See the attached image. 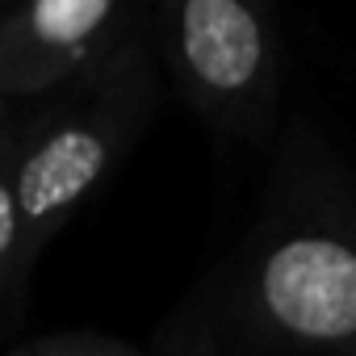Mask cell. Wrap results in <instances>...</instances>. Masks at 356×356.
<instances>
[{
    "label": "cell",
    "instance_id": "cell-1",
    "mask_svg": "<svg viewBox=\"0 0 356 356\" xmlns=\"http://www.w3.org/2000/svg\"><path fill=\"white\" fill-rule=\"evenodd\" d=\"M222 356H356V163L281 122L256 214L206 277Z\"/></svg>",
    "mask_w": 356,
    "mask_h": 356
},
{
    "label": "cell",
    "instance_id": "cell-2",
    "mask_svg": "<svg viewBox=\"0 0 356 356\" xmlns=\"http://www.w3.org/2000/svg\"><path fill=\"white\" fill-rule=\"evenodd\" d=\"M163 76L147 34L88 80L13 113V181L30 252L42 256L59 231L134 151L159 113Z\"/></svg>",
    "mask_w": 356,
    "mask_h": 356
},
{
    "label": "cell",
    "instance_id": "cell-3",
    "mask_svg": "<svg viewBox=\"0 0 356 356\" xmlns=\"http://www.w3.org/2000/svg\"><path fill=\"white\" fill-rule=\"evenodd\" d=\"M159 76L222 143L273 147L285 105V42L260 0H159L147 5Z\"/></svg>",
    "mask_w": 356,
    "mask_h": 356
},
{
    "label": "cell",
    "instance_id": "cell-4",
    "mask_svg": "<svg viewBox=\"0 0 356 356\" xmlns=\"http://www.w3.org/2000/svg\"><path fill=\"white\" fill-rule=\"evenodd\" d=\"M147 34V5L130 0H30L0 9V109H30Z\"/></svg>",
    "mask_w": 356,
    "mask_h": 356
},
{
    "label": "cell",
    "instance_id": "cell-5",
    "mask_svg": "<svg viewBox=\"0 0 356 356\" xmlns=\"http://www.w3.org/2000/svg\"><path fill=\"white\" fill-rule=\"evenodd\" d=\"M34 260L38 256L30 252L26 214H22L17 181H13V113L0 109V327L22 314Z\"/></svg>",
    "mask_w": 356,
    "mask_h": 356
},
{
    "label": "cell",
    "instance_id": "cell-6",
    "mask_svg": "<svg viewBox=\"0 0 356 356\" xmlns=\"http://www.w3.org/2000/svg\"><path fill=\"white\" fill-rule=\"evenodd\" d=\"M147 356H222V339H218V323H214L206 281L163 318Z\"/></svg>",
    "mask_w": 356,
    "mask_h": 356
},
{
    "label": "cell",
    "instance_id": "cell-7",
    "mask_svg": "<svg viewBox=\"0 0 356 356\" xmlns=\"http://www.w3.org/2000/svg\"><path fill=\"white\" fill-rule=\"evenodd\" d=\"M9 356H147V352L109 331H55L17 343Z\"/></svg>",
    "mask_w": 356,
    "mask_h": 356
}]
</instances>
